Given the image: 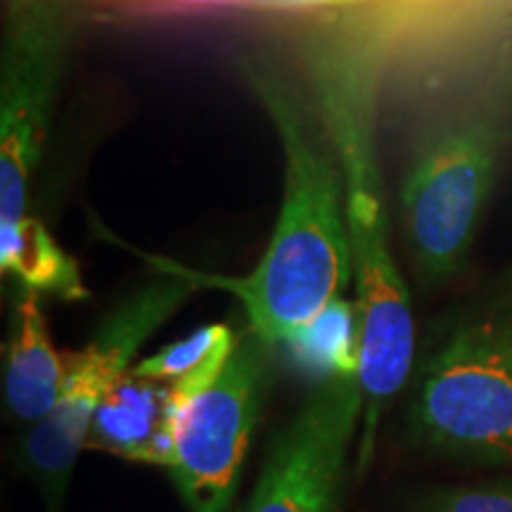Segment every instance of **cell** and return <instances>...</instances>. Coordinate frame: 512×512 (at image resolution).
I'll return each instance as SVG.
<instances>
[{
  "mask_svg": "<svg viewBox=\"0 0 512 512\" xmlns=\"http://www.w3.org/2000/svg\"><path fill=\"white\" fill-rule=\"evenodd\" d=\"M285 150V195L264 256L242 278L192 271L157 259L197 287H219L245 306L249 330L268 347H283L299 328L342 297L351 271L344 174L323 117H313L290 81L259 62L245 64Z\"/></svg>",
  "mask_w": 512,
  "mask_h": 512,
  "instance_id": "cell-1",
  "label": "cell"
},
{
  "mask_svg": "<svg viewBox=\"0 0 512 512\" xmlns=\"http://www.w3.org/2000/svg\"><path fill=\"white\" fill-rule=\"evenodd\" d=\"M316 88L320 117L328 126L344 174L361 358L358 375L363 387L356 472L363 475L373 463L382 415L411 375L415 323L406 283L389 252L370 67L349 53L323 55L316 67Z\"/></svg>",
  "mask_w": 512,
  "mask_h": 512,
  "instance_id": "cell-2",
  "label": "cell"
},
{
  "mask_svg": "<svg viewBox=\"0 0 512 512\" xmlns=\"http://www.w3.org/2000/svg\"><path fill=\"white\" fill-rule=\"evenodd\" d=\"M408 427L425 448L512 470V294L420 361Z\"/></svg>",
  "mask_w": 512,
  "mask_h": 512,
  "instance_id": "cell-3",
  "label": "cell"
},
{
  "mask_svg": "<svg viewBox=\"0 0 512 512\" xmlns=\"http://www.w3.org/2000/svg\"><path fill=\"white\" fill-rule=\"evenodd\" d=\"M159 278L140 287L100 323L91 342L67 354V377L55 408L31 425L24 439V463L41 486L48 512H60L76 458L88 430L114 387L124 380L138 349L195 292V283L171 268L157 266Z\"/></svg>",
  "mask_w": 512,
  "mask_h": 512,
  "instance_id": "cell-4",
  "label": "cell"
},
{
  "mask_svg": "<svg viewBox=\"0 0 512 512\" xmlns=\"http://www.w3.org/2000/svg\"><path fill=\"white\" fill-rule=\"evenodd\" d=\"M503 131L486 114H458L415 147L401 214L415 271L444 283L463 268L501 164Z\"/></svg>",
  "mask_w": 512,
  "mask_h": 512,
  "instance_id": "cell-5",
  "label": "cell"
},
{
  "mask_svg": "<svg viewBox=\"0 0 512 512\" xmlns=\"http://www.w3.org/2000/svg\"><path fill=\"white\" fill-rule=\"evenodd\" d=\"M268 351L252 330L238 339L226 368L178 420L169 467L188 512H228L268 389Z\"/></svg>",
  "mask_w": 512,
  "mask_h": 512,
  "instance_id": "cell-6",
  "label": "cell"
},
{
  "mask_svg": "<svg viewBox=\"0 0 512 512\" xmlns=\"http://www.w3.org/2000/svg\"><path fill=\"white\" fill-rule=\"evenodd\" d=\"M67 50L62 0L10 12L0 76V223L22 221Z\"/></svg>",
  "mask_w": 512,
  "mask_h": 512,
  "instance_id": "cell-7",
  "label": "cell"
},
{
  "mask_svg": "<svg viewBox=\"0 0 512 512\" xmlns=\"http://www.w3.org/2000/svg\"><path fill=\"white\" fill-rule=\"evenodd\" d=\"M363 420L361 375L316 380L242 512H339L349 446Z\"/></svg>",
  "mask_w": 512,
  "mask_h": 512,
  "instance_id": "cell-8",
  "label": "cell"
},
{
  "mask_svg": "<svg viewBox=\"0 0 512 512\" xmlns=\"http://www.w3.org/2000/svg\"><path fill=\"white\" fill-rule=\"evenodd\" d=\"M183 411L174 384L128 370L95 413L86 446L136 463L171 467Z\"/></svg>",
  "mask_w": 512,
  "mask_h": 512,
  "instance_id": "cell-9",
  "label": "cell"
},
{
  "mask_svg": "<svg viewBox=\"0 0 512 512\" xmlns=\"http://www.w3.org/2000/svg\"><path fill=\"white\" fill-rule=\"evenodd\" d=\"M67 377V354L55 349L36 292H24L12 316L5 356V403L17 420L36 425L53 411Z\"/></svg>",
  "mask_w": 512,
  "mask_h": 512,
  "instance_id": "cell-10",
  "label": "cell"
},
{
  "mask_svg": "<svg viewBox=\"0 0 512 512\" xmlns=\"http://www.w3.org/2000/svg\"><path fill=\"white\" fill-rule=\"evenodd\" d=\"M0 266L12 275L24 292L53 294L79 302L88 297L79 266L57 245L41 221L24 216L17 223H0Z\"/></svg>",
  "mask_w": 512,
  "mask_h": 512,
  "instance_id": "cell-11",
  "label": "cell"
},
{
  "mask_svg": "<svg viewBox=\"0 0 512 512\" xmlns=\"http://www.w3.org/2000/svg\"><path fill=\"white\" fill-rule=\"evenodd\" d=\"M235 347H238V339L228 325H204L192 335L138 361L131 373L147 380L171 382L178 399L183 401V406H188L219 380Z\"/></svg>",
  "mask_w": 512,
  "mask_h": 512,
  "instance_id": "cell-12",
  "label": "cell"
},
{
  "mask_svg": "<svg viewBox=\"0 0 512 512\" xmlns=\"http://www.w3.org/2000/svg\"><path fill=\"white\" fill-rule=\"evenodd\" d=\"M292 351L294 361L302 366L313 380L328 375L358 373V320L356 306L347 299H335L325 306L311 323L299 328L283 344Z\"/></svg>",
  "mask_w": 512,
  "mask_h": 512,
  "instance_id": "cell-13",
  "label": "cell"
},
{
  "mask_svg": "<svg viewBox=\"0 0 512 512\" xmlns=\"http://www.w3.org/2000/svg\"><path fill=\"white\" fill-rule=\"evenodd\" d=\"M415 512H512V479L430 491Z\"/></svg>",
  "mask_w": 512,
  "mask_h": 512,
  "instance_id": "cell-14",
  "label": "cell"
},
{
  "mask_svg": "<svg viewBox=\"0 0 512 512\" xmlns=\"http://www.w3.org/2000/svg\"><path fill=\"white\" fill-rule=\"evenodd\" d=\"M157 12H219V10H318L354 5L363 0H147Z\"/></svg>",
  "mask_w": 512,
  "mask_h": 512,
  "instance_id": "cell-15",
  "label": "cell"
},
{
  "mask_svg": "<svg viewBox=\"0 0 512 512\" xmlns=\"http://www.w3.org/2000/svg\"><path fill=\"white\" fill-rule=\"evenodd\" d=\"M62 3H64V0H62Z\"/></svg>",
  "mask_w": 512,
  "mask_h": 512,
  "instance_id": "cell-16",
  "label": "cell"
}]
</instances>
